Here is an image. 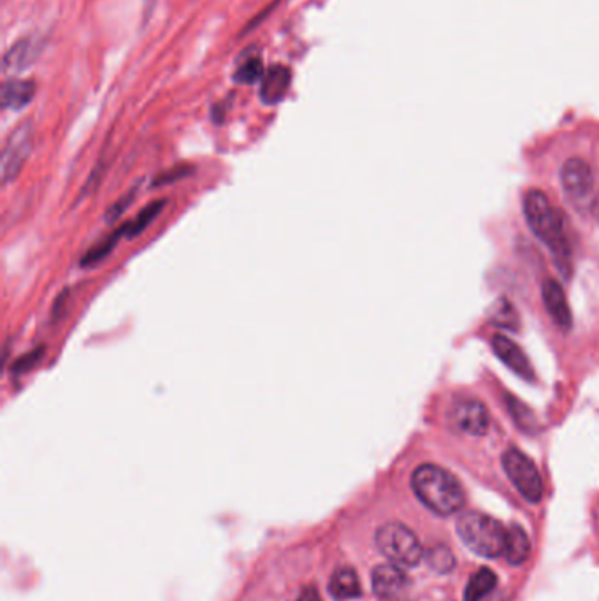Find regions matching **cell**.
<instances>
[{
	"instance_id": "cell-10",
	"label": "cell",
	"mask_w": 599,
	"mask_h": 601,
	"mask_svg": "<svg viewBox=\"0 0 599 601\" xmlns=\"http://www.w3.org/2000/svg\"><path fill=\"white\" fill-rule=\"evenodd\" d=\"M43 50V41L35 37H25L19 39L16 44H12L2 60V69L5 74H16L25 69H28L39 57Z\"/></svg>"
},
{
	"instance_id": "cell-15",
	"label": "cell",
	"mask_w": 599,
	"mask_h": 601,
	"mask_svg": "<svg viewBox=\"0 0 599 601\" xmlns=\"http://www.w3.org/2000/svg\"><path fill=\"white\" fill-rule=\"evenodd\" d=\"M35 96V83L32 80H9L4 83L0 92V102L4 109H23Z\"/></svg>"
},
{
	"instance_id": "cell-23",
	"label": "cell",
	"mask_w": 599,
	"mask_h": 601,
	"mask_svg": "<svg viewBox=\"0 0 599 601\" xmlns=\"http://www.w3.org/2000/svg\"><path fill=\"white\" fill-rule=\"evenodd\" d=\"M194 171L192 166H176L173 169H167L164 173H160L157 176V180H153V187H164V185H169V183H175L178 180H183L187 176H191Z\"/></svg>"
},
{
	"instance_id": "cell-8",
	"label": "cell",
	"mask_w": 599,
	"mask_h": 601,
	"mask_svg": "<svg viewBox=\"0 0 599 601\" xmlns=\"http://www.w3.org/2000/svg\"><path fill=\"white\" fill-rule=\"evenodd\" d=\"M375 595L384 601H398L408 591L409 581L398 565H380L371 574Z\"/></svg>"
},
{
	"instance_id": "cell-18",
	"label": "cell",
	"mask_w": 599,
	"mask_h": 601,
	"mask_svg": "<svg viewBox=\"0 0 599 601\" xmlns=\"http://www.w3.org/2000/svg\"><path fill=\"white\" fill-rule=\"evenodd\" d=\"M166 207V199L153 200L150 204H146L139 213L137 216H134L130 222L123 223V229H125V238H134L137 234H141L160 213L162 209Z\"/></svg>"
},
{
	"instance_id": "cell-26",
	"label": "cell",
	"mask_w": 599,
	"mask_h": 601,
	"mask_svg": "<svg viewBox=\"0 0 599 601\" xmlns=\"http://www.w3.org/2000/svg\"><path fill=\"white\" fill-rule=\"evenodd\" d=\"M134 196H136V191H132L130 194H125L121 199L113 202V206H111V207L107 209V213H105V220L111 222V220H116L118 216H121L123 211L130 206V200L134 199Z\"/></svg>"
},
{
	"instance_id": "cell-24",
	"label": "cell",
	"mask_w": 599,
	"mask_h": 601,
	"mask_svg": "<svg viewBox=\"0 0 599 601\" xmlns=\"http://www.w3.org/2000/svg\"><path fill=\"white\" fill-rule=\"evenodd\" d=\"M43 355H44V348H43V347L32 350L30 354L21 355V357L16 361V364H12V373L19 375V373L30 371V370L43 359Z\"/></svg>"
},
{
	"instance_id": "cell-11",
	"label": "cell",
	"mask_w": 599,
	"mask_h": 601,
	"mask_svg": "<svg viewBox=\"0 0 599 601\" xmlns=\"http://www.w3.org/2000/svg\"><path fill=\"white\" fill-rule=\"evenodd\" d=\"M493 350L513 373H517L518 377H522L525 380H534V370H533L527 355L510 338H506L502 334H494L493 336Z\"/></svg>"
},
{
	"instance_id": "cell-12",
	"label": "cell",
	"mask_w": 599,
	"mask_h": 601,
	"mask_svg": "<svg viewBox=\"0 0 599 601\" xmlns=\"http://www.w3.org/2000/svg\"><path fill=\"white\" fill-rule=\"evenodd\" d=\"M292 83V71L285 66H273L268 69L261 82V99L264 104L275 105L285 99Z\"/></svg>"
},
{
	"instance_id": "cell-14",
	"label": "cell",
	"mask_w": 599,
	"mask_h": 601,
	"mask_svg": "<svg viewBox=\"0 0 599 601\" xmlns=\"http://www.w3.org/2000/svg\"><path fill=\"white\" fill-rule=\"evenodd\" d=\"M329 593L336 601L355 600L362 595L357 572L350 566L338 568L329 581Z\"/></svg>"
},
{
	"instance_id": "cell-21",
	"label": "cell",
	"mask_w": 599,
	"mask_h": 601,
	"mask_svg": "<svg viewBox=\"0 0 599 601\" xmlns=\"http://www.w3.org/2000/svg\"><path fill=\"white\" fill-rule=\"evenodd\" d=\"M266 71H264V64L259 57H252L243 60L237 69L234 71V82L239 85H253L262 82Z\"/></svg>"
},
{
	"instance_id": "cell-16",
	"label": "cell",
	"mask_w": 599,
	"mask_h": 601,
	"mask_svg": "<svg viewBox=\"0 0 599 601\" xmlns=\"http://www.w3.org/2000/svg\"><path fill=\"white\" fill-rule=\"evenodd\" d=\"M531 554V542L529 536L525 533V529L518 524H511L508 527V535H506V547H504V558L510 565L518 566L524 561H527Z\"/></svg>"
},
{
	"instance_id": "cell-2",
	"label": "cell",
	"mask_w": 599,
	"mask_h": 601,
	"mask_svg": "<svg viewBox=\"0 0 599 601\" xmlns=\"http://www.w3.org/2000/svg\"><path fill=\"white\" fill-rule=\"evenodd\" d=\"M524 215L531 227V230L548 245V248L554 252V255L559 261H570V250L566 234L563 229V222L557 216V213L552 209L547 196L540 191H531L524 198Z\"/></svg>"
},
{
	"instance_id": "cell-25",
	"label": "cell",
	"mask_w": 599,
	"mask_h": 601,
	"mask_svg": "<svg viewBox=\"0 0 599 601\" xmlns=\"http://www.w3.org/2000/svg\"><path fill=\"white\" fill-rule=\"evenodd\" d=\"M508 404H510V411H511V417L522 425V427H533V424H534V418H533V415L529 413V410L524 406V404H520L518 401L513 400V398H510L508 400Z\"/></svg>"
},
{
	"instance_id": "cell-17",
	"label": "cell",
	"mask_w": 599,
	"mask_h": 601,
	"mask_svg": "<svg viewBox=\"0 0 599 601\" xmlns=\"http://www.w3.org/2000/svg\"><path fill=\"white\" fill-rule=\"evenodd\" d=\"M496 584H498L496 574L489 568H480L468 581V586H466V591H464V600L480 601L496 588Z\"/></svg>"
},
{
	"instance_id": "cell-1",
	"label": "cell",
	"mask_w": 599,
	"mask_h": 601,
	"mask_svg": "<svg viewBox=\"0 0 599 601\" xmlns=\"http://www.w3.org/2000/svg\"><path fill=\"white\" fill-rule=\"evenodd\" d=\"M411 488L416 498L438 515L457 513L466 495L459 480L436 464H422L413 472Z\"/></svg>"
},
{
	"instance_id": "cell-3",
	"label": "cell",
	"mask_w": 599,
	"mask_h": 601,
	"mask_svg": "<svg viewBox=\"0 0 599 601\" xmlns=\"http://www.w3.org/2000/svg\"><path fill=\"white\" fill-rule=\"evenodd\" d=\"M457 535L475 554L482 558H500L504 554L508 527L486 513L464 511L457 519Z\"/></svg>"
},
{
	"instance_id": "cell-6",
	"label": "cell",
	"mask_w": 599,
	"mask_h": 601,
	"mask_svg": "<svg viewBox=\"0 0 599 601\" xmlns=\"http://www.w3.org/2000/svg\"><path fill=\"white\" fill-rule=\"evenodd\" d=\"M34 146V127L32 121L19 123L7 137L2 152V183L7 185L23 169Z\"/></svg>"
},
{
	"instance_id": "cell-9",
	"label": "cell",
	"mask_w": 599,
	"mask_h": 601,
	"mask_svg": "<svg viewBox=\"0 0 599 601\" xmlns=\"http://www.w3.org/2000/svg\"><path fill=\"white\" fill-rule=\"evenodd\" d=\"M561 183L573 198H584L591 192L595 176L591 166L584 159H568L561 169Z\"/></svg>"
},
{
	"instance_id": "cell-4",
	"label": "cell",
	"mask_w": 599,
	"mask_h": 601,
	"mask_svg": "<svg viewBox=\"0 0 599 601\" xmlns=\"http://www.w3.org/2000/svg\"><path fill=\"white\" fill-rule=\"evenodd\" d=\"M378 550L394 565L413 568L424 559V547L416 535L401 522H387L375 536Z\"/></svg>"
},
{
	"instance_id": "cell-13",
	"label": "cell",
	"mask_w": 599,
	"mask_h": 601,
	"mask_svg": "<svg viewBox=\"0 0 599 601\" xmlns=\"http://www.w3.org/2000/svg\"><path fill=\"white\" fill-rule=\"evenodd\" d=\"M541 293H543V300H545L547 311L550 313L552 320L561 329H570L572 327V309H570V304H568L563 287L556 280L548 278V280H545Z\"/></svg>"
},
{
	"instance_id": "cell-19",
	"label": "cell",
	"mask_w": 599,
	"mask_h": 601,
	"mask_svg": "<svg viewBox=\"0 0 599 601\" xmlns=\"http://www.w3.org/2000/svg\"><path fill=\"white\" fill-rule=\"evenodd\" d=\"M123 236H125V229H123V225H121V227H118L116 230H113L111 234H107L105 238H102L100 241H97V243L83 255L82 266H94V264L100 262L102 259H105V257L113 252V248L116 246L118 239L123 238Z\"/></svg>"
},
{
	"instance_id": "cell-22",
	"label": "cell",
	"mask_w": 599,
	"mask_h": 601,
	"mask_svg": "<svg viewBox=\"0 0 599 601\" xmlns=\"http://www.w3.org/2000/svg\"><path fill=\"white\" fill-rule=\"evenodd\" d=\"M427 565L436 572V574H448L455 568V558L450 549L443 545H436L427 552Z\"/></svg>"
},
{
	"instance_id": "cell-7",
	"label": "cell",
	"mask_w": 599,
	"mask_h": 601,
	"mask_svg": "<svg viewBox=\"0 0 599 601\" xmlns=\"http://www.w3.org/2000/svg\"><path fill=\"white\" fill-rule=\"evenodd\" d=\"M450 424L454 429L471 436H484L489 431V411L477 400L459 401L450 410Z\"/></svg>"
},
{
	"instance_id": "cell-5",
	"label": "cell",
	"mask_w": 599,
	"mask_h": 601,
	"mask_svg": "<svg viewBox=\"0 0 599 601\" xmlns=\"http://www.w3.org/2000/svg\"><path fill=\"white\" fill-rule=\"evenodd\" d=\"M502 468L517 491L529 501L538 503L543 498V480L536 464L518 449H508L502 456Z\"/></svg>"
},
{
	"instance_id": "cell-20",
	"label": "cell",
	"mask_w": 599,
	"mask_h": 601,
	"mask_svg": "<svg viewBox=\"0 0 599 601\" xmlns=\"http://www.w3.org/2000/svg\"><path fill=\"white\" fill-rule=\"evenodd\" d=\"M489 320L498 325V327H502V329H517L518 327V315H517V309L515 306L504 298L496 300L491 308H489Z\"/></svg>"
}]
</instances>
